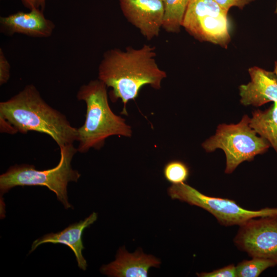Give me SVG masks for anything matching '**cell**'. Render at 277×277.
<instances>
[{"label":"cell","instance_id":"obj_1","mask_svg":"<svg viewBox=\"0 0 277 277\" xmlns=\"http://www.w3.org/2000/svg\"><path fill=\"white\" fill-rule=\"evenodd\" d=\"M155 56V47L148 45L139 49L128 47L125 50L114 48L104 52L98 66V79L112 89V101L122 100L123 114L127 115V103L137 97L143 86L161 88L167 74L159 68Z\"/></svg>","mask_w":277,"mask_h":277},{"label":"cell","instance_id":"obj_2","mask_svg":"<svg viewBox=\"0 0 277 277\" xmlns=\"http://www.w3.org/2000/svg\"><path fill=\"white\" fill-rule=\"evenodd\" d=\"M0 118L17 132L47 134L59 147L77 140V128L70 125L64 114L49 105L33 84L26 85L10 99L0 103Z\"/></svg>","mask_w":277,"mask_h":277},{"label":"cell","instance_id":"obj_3","mask_svg":"<svg viewBox=\"0 0 277 277\" xmlns=\"http://www.w3.org/2000/svg\"><path fill=\"white\" fill-rule=\"evenodd\" d=\"M76 97L86 104L85 122L77 128V151L85 153L92 148L98 150L110 136H131V127L110 108L107 86L99 79L81 86Z\"/></svg>","mask_w":277,"mask_h":277},{"label":"cell","instance_id":"obj_4","mask_svg":"<svg viewBox=\"0 0 277 277\" xmlns=\"http://www.w3.org/2000/svg\"><path fill=\"white\" fill-rule=\"evenodd\" d=\"M60 148V162L53 168L38 170L34 166L28 164L10 167L0 175L1 195L18 186H45L56 194L65 209L72 208L68 202L67 186L70 182H76L81 176V174L71 166L72 160L77 149L73 144Z\"/></svg>","mask_w":277,"mask_h":277},{"label":"cell","instance_id":"obj_5","mask_svg":"<svg viewBox=\"0 0 277 277\" xmlns=\"http://www.w3.org/2000/svg\"><path fill=\"white\" fill-rule=\"evenodd\" d=\"M250 118L245 114L236 124L219 125L214 135L206 140L202 147L210 152L221 149L225 153V172L232 173L244 161H251L258 154L266 152L270 145L258 136L250 125Z\"/></svg>","mask_w":277,"mask_h":277},{"label":"cell","instance_id":"obj_6","mask_svg":"<svg viewBox=\"0 0 277 277\" xmlns=\"http://www.w3.org/2000/svg\"><path fill=\"white\" fill-rule=\"evenodd\" d=\"M168 194L172 199L186 202L207 211L221 225L225 226H240L251 219L277 215V208L248 210L240 206L234 201L204 194L185 183L172 184L168 189Z\"/></svg>","mask_w":277,"mask_h":277},{"label":"cell","instance_id":"obj_7","mask_svg":"<svg viewBox=\"0 0 277 277\" xmlns=\"http://www.w3.org/2000/svg\"><path fill=\"white\" fill-rule=\"evenodd\" d=\"M227 13L214 0H198L187 5L182 27L200 41L226 47L230 40Z\"/></svg>","mask_w":277,"mask_h":277},{"label":"cell","instance_id":"obj_8","mask_svg":"<svg viewBox=\"0 0 277 277\" xmlns=\"http://www.w3.org/2000/svg\"><path fill=\"white\" fill-rule=\"evenodd\" d=\"M255 219L240 226L233 242L251 258L270 260L277 265V215Z\"/></svg>","mask_w":277,"mask_h":277},{"label":"cell","instance_id":"obj_9","mask_svg":"<svg viewBox=\"0 0 277 277\" xmlns=\"http://www.w3.org/2000/svg\"><path fill=\"white\" fill-rule=\"evenodd\" d=\"M126 19L148 40L159 36L164 13L163 0H120Z\"/></svg>","mask_w":277,"mask_h":277},{"label":"cell","instance_id":"obj_10","mask_svg":"<svg viewBox=\"0 0 277 277\" xmlns=\"http://www.w3.org/2000/svg\"><path fill=\"white\" fill-rule=\"evenodd\" d=\"M55 26L47 18L43 11L34 8L29 12L18 11L0 17V30L6 35L12 36L18 33L37 38L50 36Z\"/></svg>","mask_w":277,"mask_h":277},{"label":"cell","instance_id":"obj_11","mask_svg":"<svg viewBox=\"0 0 277 277\" xmlns=\"http://www.w3.org/2000/svg\"><path fill=\"white\" fill-rule=\"evenodd\" d=\"M250 81L239 87L240 102L244 106L259 107L277 102V77L274 72L259 67L249 68Z\"/></svg>","mask_w":277,"mask_h":277},{"label":"cell","instance_id":"obj_12","mask_svg":"<svg viewBox=\"0 0 277 277\" xmlns=\"http://www.w3.org/2000/svg\"><path fill=\"white\" fill-rule=\"evenodd\" d=\"M161 261L152 255L142 250L129 253L125 247L117 251L115 260L101 268V272L114 277H147L151 267H159Z\"/></svg>","mask_w":277,"mask_h":277},{"label":"cell","instance_id":"obj_13","mask_svg":"<svg viewBox=\"0 0 277 277\" xmlns=\"http://www.w3.org/2000/svg\"><path fill=\"white\" fill-rule=\"evenodd\" d=\"M97 218V214L93 212L84 220L70 225L60 232L44 235L33 242L29 253L43 244L50 243L64 244L73 251L78 267L86 270L87 265L82 254V250L85 248L83 244L82 235L84 229L92 224Z\"/></svg>","mask_w":277,"mask_h":277},{"label":"cell","instance_id":"obj_14","mask_svg":"<svg viewBox=\"0 0 277 277\" xmlns=\"http://www.w3.org/2000/svg\"><path fill=\"white\" fill-rule=\"evenodd\" d=\"M250 125L257 134L268 142L277 153V102L265 110L253 112Z\"/></svg>","mask_w":277,"mask_h":277},{"label":"cell","instance_id":"obj_15","mask_svg":"<svg viewBox=\"0 0 277 277\" xmlns=\"http://www.w3.org/2000/svg\"><path fill=\"white\" fill-rule=\"evenodd\" d=\"M164 13L162 28L166 31H180L188 5L187 0H163Z\"/></svg>","mask_w":277,"mask_h":277},{"label":"cell","instance_id":"obj_16","mask_svg":"<svg viewBox=\"0 0 277 277\" xmlns=\"http://www.w3.org/2000/svg\"><path fill=\"white\" fill-rule=\"evenodd\" d=\"M273 261L260 258H252L250 260H244L236 267V276L257 277L270 267L276 266Z\"/></svg>","mask_w":277,"mask_h":277},{"label":"cell","instance_id":"obj_17","mask_svg":"<svg viewBox=\"0 0 277 277\" xmlns=\"http://www.w3.org/2000/svg\"><path fill=\"white\" fill-rule=\"evenodd\" d=\"M165 179L172 184L185 183L189 176V169L184 162L173 160L167 163L163 170Z\"/></svg>","mask_w":277,"mask_h":277},{"label":"cell","instance_id":"obj_18","mask_svg":"<svg viewBox=\"0 0 277 277\" xmlns=\"http://www.w3.org/2000/svg\"><path fill=\"white\" fill-rule=\"evenodd\" d=\"M197 275L200 277H235L236 267L231 264L211 272L197 273Z\"/></svg>","mask_w":277,"mask_h":277},{"label":"cell","instance_id":"obj_19","mask_svg":"<svg viewBox=\"0 0 277 277\" xmlns=\"http://www.w3.org/2000/svg\"><path fill=\"white\" fill-rule=\"evenodd\" d=\"M10 64L6 57L4 51L0 48V85L8 82L10 77Z\"/></svg>","mask_w":277,"mask_h":277},{"label":"cell","instance_id":"obj_20","mask_svg":"<svg viewBox=\"0 0 277 277\" xmlns=\"http://www.w3.org/2000/svg\"><path fill=\"white\" fill-rule=\"evenodd\" d=\"M223 9L228 12L232 7L242 9L246 5L254 0H214Z\"/></svg>","mask_w":277,"mask_h":277},{"label":"cell","instance_id":"obj_21","mask_svg":"<svg viewBox=\"0 0 277 277\" xmlns=\"http://www.w3.org/2000/svg\"><path fill=\"white\" fill-rule=\"evenodd\" d=\"M25 7L31 10L40 8V0H21Z\"/></svg>","mask_w":277,"mask_h":277},{"label":"cell","instance_id":"obj_22","mask_svg":"<svg viewBox=\"0 0 277 277\" xmlns=\"http://www.w3.org/2000/svg\"><path fill=\"white\" fill-rule=\"evenodd\" d=\"M46 0H40V9L44 11L45 5H46Z\"/></svg>","mask_w":277,"mask_h":277},{"label":"cell","instance_id":"obj_23","mask_svg":"<svg viewBox=\"0 0 277 277\" xmlns=\"http://www.w3.org/2000/svg\"><path fill=\"white\" fill-rule=\"evenodd\" d=\"M273 72L274 73L277 77V61H276L274 63V68Z\"/></svg>","mask_w":277,"mask_h":277},{"label":"cell","instance_id":"obj_24","mask_svg":"<svg viewBox=\"0 0 277 277\" xmlns=\"http://www.w3.org/2000/svg\"><path fill=\"white\" fill-rule=\"evenodd\" d=\"M187 4L188 5L190 3H193L196 1H198V0H187Z\"/></svg>","mask_w":277,"mask_h":277},{"label":"cell","instance_id":"obj_25","mask_svg":"<svg viewBox=\"0 0 277 277\" xmlns=\"http://www.w3.org/2000/svg\"><path fill=\"white\" fill-rule=\"evenodd\" d=\"M274 12H275V13H276L277 14V4H276V8H275Z\"/></svg>","mask_w":277,"mask_h":277},{"label":"cell","instance_id":"obj_26","mask_svg":"<svg viewBox=\"0 0 277 277\" xmlns=\"http://www.w3.org/2000/svg\"></svg>","mask_w":277,"mask_h":277}]
</instances>
